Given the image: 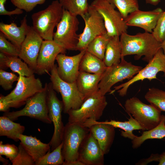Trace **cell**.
I'll return each mask as SVG.
<instances>
[{
    "label": "cell",
    "mask_w": 165,
    "mask_h": 165,
    "mask_svg": "<svg viewBox=\"0 0 165 165\" xmlns=\"http://www.w3.org/2000/svg\"><path fill=\"white\" fill-rule=\"evenodd\" d=\"M122 47V57L135 55L136 60L144 56L143 60L148 62L161 48V42L152 33L145 32L131 35L124 33L120 36Z\"/></svg>",
    "instance_id": "1"
},
{
    "label": "cell",
    "mask_w": 165,
    "mask_h": 165,
    "mask_svg": "<svg viewBox=\"0 0 165 165\" xmlns=\"http://www.w3.org/2000/svg\"><path fill=\"white\" fill-rule=\"evenodd\" d=\"M64 9L59 1L54 0L45 9L31 15L33 29L44 40H53L54 29L61 20Z\"/></svg>",
    "instance_id": "2"
},
{
    "label": "cell",
    "mask_w": 165,
    "mask_h": 165,
    "mask_svg": "<svg viewBox=\"0 0 165 165\" xmlns=\"http://www.w3.org/2000/svg\"><path fill=\"white\" fill-rule=\"evenodd\" d=\"M48 85L46 83L42 91L29 98L23 109L18 111L5 112L3 115L13 121L16 120L20 116H26L46 123H51L47 105Z\"/></svg>",
    "instance_id": "3"
},
{
    "label": "cell",
    "mask_w": 165,
    "mask_h": 165,
    "mask_svg": "<svg viewBox=\"0 0 165 165\" xmlns=\"http://www.w3.org/2000/svg\"><path fill=\"white\" fill-rule=\"evenodd\" d=\"M105 96L98 90L86 99L79 108L68 112V122L83 125L85 123L97 121L102 116L107 105Z\"/></svg>",
    "instance_id": "4"
},
{
    "label": "cell",
    "mask_w": 165,
    "mask_h": 165,
    "mask_svg": "<svg viewBox=\"0 0 165 165\" xmlns=\"http://www.w3.org/2000/svg\"><path fill=\"white\" fill-rule=\"evenodd\" d=\"M142 68L133 64L122 57L120 62L107 67L99 83V91L105 96L108 92L112 94L111 87L115 84L125 79L132 78Z\"/></svg>",
    "instance_id": "5"
},
{
    "label": "cell",
    "mask_w": 165,
    "mask_h": 165,
    "mask_svg": "<svg viewBox=\"0 0 165 165\" xmlns=\"http://www.w3.org/2000/svg\"><path fill=\"white\" fill-rule=\"evenodd\" d=\"M89 132V128L79 124L68 122L65 125L62 141V152L64 160L63 165L79 160L81 145Z\"/></svg>",
    "instance_id": "6"
},
{
    "label": "cell",
    "mask_w": 165,
    "mask_h": 165,
    "mask_svg": "<svg viewBox=\"0 0 165 165\" xmlns=\"http://www.w3.org/2000/svg\"><path fill=\"white\" fill-rule=\"evenodd\" d=\"M57 67L55 64L49 74L50 79L53 89L61 94L64 105L63 112L67 113L70 110L79 108L85 100L78 90L76 81L69 83L63 80L58 74Z\"/></svg>",
    "instance_id": "7"
},
{
    "label": "cell",
    "mask_w": 165,
    "mask_h": 165,
    "mask_svg": "<svg viewBox=\"0 0 165 165\" xmlns=\"http://www.w3.org/2000/svg\"><path fill=\"white\" fill-rule=\"evenodd\" d=\"M124 107L127 113L131 115L145 130L152 129L160 122L161 111L152 104L143 103L137 97L127 100Z\"/></svg>",
    "instance_id": "8"
},
{
    "label": "cell",
    "mask_w": 165,
    "mask_h": 165,
    "mask_svg": "<svg viewBox=\"0 0 165 165\" xmlns=\"http://www.w3.org/2000/svg\"><path fill=\"white\" fill-rule=\"evenodd\" d=\"M79 24L77 16L64 9L61 19L54 33L53 40L66 50H75L79 40L76 32Z\"/></svg>",
    "instance_id": "9"
},
{
    "label": "cell",
    "mask_w": 165,
    "mask_h": 165,
    "mask_svg": "<svg viewBox=\"0 0 165 165\" xmlns=\"http://www.w3.org/2000/svg\"><path fill=\"white\" fill-rule=\"evenodd\" d=\"M90 5L100 14L107 35L110 37L120 36L127 33L128 26L120 13L107 0H94Z\"/></svg>",
    "instance_id": "10"
},
{
    "label": "cell",
    "mask_w": 165,
    "mask_h": 165,
    "mask_svg": "<svg viewBox=\"0 0 165 165\" xmlns=\"http://www.w3.org/2000/svg\"><path fill=\"white\" fill-rule=\"evenodd\" d=\"M15 88L4 97L10 108H18L25 104L27 101L43 89L40 80L34 74L29 77L19 75Z\"/></svg>",
    "instance_id": "11"
},
{
    "label": "cell",
    "mask_w": 165,
    "mask_h": 165,
    "mask_svg": "<svg viewBox=\"0 0 165 165\" xmlns=\"http://www.w3.org/2000/svg\"><path fill=\"white\" fill-rule=\"evenodd\" d=\"M85 24L83 32L79 35L75 50H86L89 43L97 37L107 34L102 17L91 5L88 11L81 16Z\"/></svg>",
    "instance_id": "12"
},
{
    "label": "cell",
    "mask_w": 165,
    "mask_h": 165,
    "mask_svg": "<svg viewBox=\"0 0 165 165\" xmlns=\"http://www.w3.org/2000/svg\"><path fill=\"white\" fill-rule=\"evenodd\" d=\"M47 105L49 116L54 127L53 134L50 142L52 151L62 141L65 126L62 121L61 114L64 105L62 101L57 97L51 82L48 85Z\"/></svg>",
    "instance_id": "13"
},
{
    "label": "cell",
    "mask_w": 165,
    "mask_h": 165,
    "mask_svg": "<svg viewBox=\"0 0 165 165\" xmlns=\"http://www.w3.org/2000/svg\"><path fill=\"white\" fill-rule=\"evenodd\" d=\"M160 72H163L165 77V54L162 48L157 51L145 67L142 68L135 75L127 82L114 87L112 93L118 90L119 95L124 97L126 95L129 87L133 83L146 79L149 80L156 79L157 74Z\"/></svg>",
    "instance_id": "14"
},
{
    "label": "cell",
    "mask_w": 165,
    "mask_h": 165,
    "mask_svg": "<svg viewBox=\"0 0 165 165\" xmlns=\"http://www.w3.org/2000/svg\"><path fill=\"white\" fill-rule=\"evenodd\" d=\"M43 38L30 27L25 38L20 50L19 57L27 63L35 73L37 60Z\"/></svg>",
    "instance_id": "15"
},
{
    "label": "cell",
    "mask_w": 165,
    "mask_h": 165,
    "mask_svg": "<svg viewBox=\"0 0 165 165\" xmlns=\"http://www.w3.org/2000/svg\"><path fill=\"white\" fill-rule=\"evenodd\" d=\"M66 50L53 40H43L37 60L35 73L38 75L49 74L54 66L57 55L66 53Z\"/></svg>",
    "instance_id": "16"
},
{
    "label": "cell",
    "mask_w": 165,
    "mask_h": 165,
    "mask_svg": "<svg viewBox=\"0 0 165 165\" xmlns=\"http://www.w3.org/2000/svg\"><path fill=\"white\" fill-rule=\"evenodd\" d=\"M86 50H82L79 54L72 56L64 53L57 55L56 58L58 64L57 70L62 79L69 83L76 81L79 72L80 63Z\"/></svg>",
    "instance_id": "17"
},
{
    "label": "cell",
    "mask_w": 165,
    "mask_h": 165,
    "mask_svg": "<svg viewBox=\"0 0 165 165\" xmlns=\"http://www.w3.org/2000/svg\"><path fill=\"white\" fill-rule=\"evenodd\" d=\"M104 155L97 141L89 131L81 145L79 160L84 165H103Z\"/></svg>",
    "instance_id": "18"
},
{
    "label": "cell",
    "mask_w": 165,
    "mask_h": 165,
    "mask_svg": "<svg viewBox=\"0 0 165 165\" xmlns=\"http://www.w3.org/2000/svg\"><path fill=\"white\" fill-rule=\"evenodd\" d=\"M163 11L160 8L148 11L138 9L129 14L125 20L128 26L139 27L152 33Z\"/></svg>",
    "instance_id": "19"
},
{
    "label": "cell",
    "mask_w": 165,
    "mask_h": 165,
    "mask_svg": "<svg viewBox=\"0 0 165 165\" xmlns=\"http://www.w3.org/2000/svg\"><path fill=\"white\" fill-rule=\"evenodd\" d=\"M83 126L89 128L90 132L97 141L104 154H108L114 140L115 128L98 121H89Z\"/></svg>",
    "instance_id": "20"
},
{
    "label": "cell",
    "mask_w": 165,
    "mask_h": 165,
    "mask_svg": "<svg viewBox=\"0 0 165 165\" xmlns=\"http://www.w3.org/2000/svg\"><path fill=\"white\" fill-rule=\"evenodd\" d=\"M30 27L27 24L25 16L21 20L19 27L13 22L10 24L1 22L0 31L8 39L20 50Z\"/></svg>",
    "instance_id": "21"
},
{
    "label": "cell",
    "mask_w": 165,
    "mask_h": 165,
    "mask_svg": "<svg viewBox=\"0 0 165 165\" xmlns=\"http://www.w3.org/2000/svg\"><path fill=\"white\" fill-rule=\"evenodd\" d=\"M103 74H95L80 71L76 80L78 90L85 101L97 92Z\"/></svg>",
    "instance_id": "22"
},
{
    "label": "cell",
    "mask_w": 165,
    "mask_h": 165,
    "mask_svg": "<svg viewBox=\"0 0 165 165\" xmlns=\"http://www.w3.org/2000/svg\"><path fill=\"white\" fill-rule=\"evenodd\" d=\"M19 139L25 149L32 157L35 163L50 150V143L42 142L35 137L20 134Z\"/></svg>",
    "instance_id": "23"
},
{
    "label": "cell",
    "mask_w": 165,
    "mask_h": 165,
    "mask_svg": "<svg viewBox=\"0 0 165 165\" xmlns=\"http://www.w3.org/2000/svg\"><path fill=\"white\" fill-rule=\"evenodd\" d=\"M0 68L3 70L9 68L12 71L19 75L29 77L35 72L24 62L17 56H11L3 53H0Z\"/></svg>",
    "instance_id": "24"
},
{
    "label": "cell",
    "mask_w": 165,
    "mask_h": 165,
    "mask_svg": "<svg viewBox=\"0 0 165 165\" xmlns=\"http://www.w3.org/2000/svg\"><path fill=\"white\" fill-rule=\"evenodd\" d=\"M107 67L103 60L86 50L80 61V71L95 74H103Z\"/></svg>",
    "instance_id": "25"
},
{
    "label": "cell",
    "mask_w": 165,
    "mask_h": 165,
    "mask_svg": "<svg viewBox=\"0 0 165 165\" xmlns=\"http://www.w3.org/2000/svg\"><path fill=\"white\" fill-rule=\"evenodd\" d=\"M119 37H111L107 45L103 61L107 67L121 61L122 47Z\"/></svg>",
    "instance_id": "26"
},
{
    "label": "cell",
    "mask_w": 165,
    "mask_h": 165,
    "mask_svg": "<svg viewBox=\"0 0 165 165\" xmlns=\"http://www.w3.org/2000/svg\"><path fill=\"white\" fill-rule=\"evenodd\" d=\"M163 138H165V116L161 115L160 122L158 125L152 129L144 131L141 136H136L132 140V147L137 148L148 139Z\"/></svg>",
    "instance_id": "27"
},
{
    "label": "cell",
    "mask_w": 165,
    "mask_h": 165,
    "mask_svg": "<svg viewBox=\"0 0 165 165\" xmlns=\"http://www.w3.org/2000/svg\"><path fill=\"white\" fill-rule=\"evenodd\" d=\"M25 127L19 123H14L7 116L0 117V136H6L16 141L19 140V137L22 134Z\"/></svg>",
    "instance_id": "28"
},
{
    "label": "cell",
    "mask_w": 165,
    "mask_h": 165,
    "mask_svg": "<svg viewBox=\"0 0 165 165\" xmlns=\"http://www.w3.org/2000/svg\"><path fill=\"white\" fill-rule=\"evenodd\" d=\"M129 115L130 117L128 121L121 122L111 120L110 121L106 120L105 121L99 122L101 123L110 125L115 128H120L124 130L121 131V135L122 136L132 140L136 136L133 134V130H145L132 117L131 115Z\"/></svg>",
    "instance_id": "29"
},
{
    "label": "cell",
    "mask_w": 165,
    "mask_h": 165,
    "mask_svg": "<svg viewBox=\"0 0 165 165\" xmlns=\"http://www.w3.org/2000/svg\"><path fill=\"white\" fill-rule=\"evenodd\" d=\"M110 37L107 34L97 37L89 43L86 51L103 60Z\"/></svg>",
    "instance_id": "30"
},
{
    "label": "cell",
    "mask_w": 165,
    "mask_h": 165,
    "mask_svg": "<svg viewBox=\"0 0 165 165\" xmlns=\"http://www.w3.org/2000/svg\"><path fill=\"white\" fill-rule=\"evenodd\" d=\"M63 143L61 144L50 152V150L43 156L35 162V165H61L64 162L62 154Z\"/></svg>",
    "instance_id": "31"
},
{
    "label": "cell",
    "mask_w": 165,
    "mask_h": 165,
    "mask_svg": "<svg viewBox=\"0 0 165 165\" xmlns=\"http://www.w3.org/2000/svg\"><path fill=\"white\" fill-rule=\"evenodd\" d=\"M63 8L72 14L82 16L88 11L87 0H59Z\"/></svg>",
    "instance_id": "32"
},
{
    "label": "cell",
    "mask_w": 165,
    "mask_h": 165,
    "mask_svg": "<svg viewBox=\"0 0 165 165\" xmlns=\"http://www.w3.org/2000/svg\"><path fill=\"white\" fill-rule=\"evenodd\" d=\"M145 97L150 104L161 111L165 112V91L154 87L150 88L146 93Z\"/></svg>",
    "instance_id": "33"
},
{
    "label": "cell",
    "mask_w": 165,
    "mask_h": 165,
    "mask_svg": "<svg viewBox=\"0 0 165 165\" xmlns=\"http://www.w3.org/2000/svg\"><path fill=\"white\" fill-rule=\"evenodd\" d=\"M107 0L117 9L124 20L129 14L139 9L138 0Z\"/></svg>",
    "instance_id": "34"
},
{
    "label": "cell",
    "mask_w": 165,
    "mask_h": 165,
    "mask_svg": "<svg viewBox=\"0 0 165 165\" xmlns=\"http://www.w3.org/2000/svg\"><path fill=\"white\" fill-rule=\"evenodd\" d=\"M18 152L15 158L11 161L13 165H34L35 163L32 157L20 142Z\"/></svg>",
    "instance_id": "35"
},
{
    "label": "cell",
    "mask_w": 165,
    "mask_h": 165,
    "mask_svg": "<svg viewBox=\"0 0 165 165\" xmlns=\"http://www.w3.org/2000/svg\"><path fill=\"white\" fill-rule=\"evenodd\" d=\"M3 33L0 32V51L7 55L19 57L20 50L7 39Z\"/></svg>",
    "instance_id": "36"
},
{
    "label": "cell",
    "mask_w": 165,
    "mask_h": 165,
    "mask_svg": "<svg viewBox=\"0 0 165 165\" xmlns=\"http://www.w3.org/2000/svg\"><path fill=\"white\" fill-rule=\"evenodd\" d=\"M18 78L14 73L0 70V85L5 90L11 89L14 82L17 81Z\"/></svg>",
    "instance_id": "37"
},
{
    "label": "cell",
    "mask_w": 165,
    "mask_h": 165,
    "mask_svg": "<svg viewBox=\"0 0 165 165\" xmlns=\"http://www.w3.org/2000/svg\"><path fill=\"white\" fill-rule=\"evenodd\" d=\"M46 0H11L15 6L28 12L31 11L38 5L43 4Z\"/></svg>",
    "instance_id": "38"
},
{
    "label": "cell",
    "mask_w": 165,
    "mask_h": 165,
    "mask_svg": "<svg viewBox=\"0 0 165 165\" xmlns=\"http://www.w3.org/2000/svg\"><path fill=\"white\" fill-rule=\"evenodd\" d=\"M155 38L162 42L165 39V10L159 19L152 33Z\"/></svg>",
    "instance_id": "39"
},
{
    "label": "cell",
    "mask_w": 165,
    "mask_h": 165,
    "mask_svg": "<svg viewBox=\"0 0 165 165\" xmlns=\"http://www.w3.org/2000/svg\"><path fill=\"white\" fill-rule=\"evenodd\" d=\"M18 147L14 144L3 145V155L12 161L16 157L18 152Z\"/></svg>",
    "instance_id": "40"
},
{
    "label": "cell",
    "mask_w": 165,
    "mask_h": 165,
    "mask_svg": "<svg viewBox=\"0 0 165 165\" xmlns=\"http://www.w3.org/2000/svg\"><path fill=\"white\" fill-rule=\"evenodd\" d=\"M7 0H0V15H8L11 16L13 15H19L23 12V10L18 8L14 10L8 11L6 10L5 7V4Z\"/></svg>",
    "instance_id": "41"
},
{
    "label": "cell",
    "mask_w": 165,
    "mask_h": 165,
    "mask_svg": "<svg viewBox=\"0 0 165 165\" xmlns=\"http://www.w3.org/2000/svg\"><path fill=\"white\" fill-rule=\"evenodd\" d=\"M10 107L9 103L2 94L0 96V111L6 112H9Z\"/></svg>",
    "instance_id": "42"
},
{
    "label": "cell",
    "mask_w": 165,
    "mask_h": 165,
    "mask_svg": "<svg viewBox=\"0 0 165 165\" xmlns=\"http://www.w3.org/2000/svg\"><path fill=\"white\" fill-rule=\"evenodd\" d=\"M158 162L159 165H165V151L159 154Z\"/></svg>",
    "instance_id": "43"
},
{
    "label": "cell",
    "mask_w": 165,
    "mask_h": 165,
    "mask_svg": "<svg viewBox=\"0 0 165 165\" xmlns=\"http://www.w3.org/2000/svg\"><path fill=\"white\" fill-rule=\"evenodd\" d=\"M146 3L156 6L160 2V0H145Z\"/></svg>",
    "instance_id": "44"
},
{
    "label": "cell",
    "mask_w": 165,
    "mask_h": 165,
    "mask_svg": "<svg viewBox=\"0 0 165 165\" xmlns=\"http://www.w3.org/2000/svg\"><path fill=\"white\" fill-rule=\"evenodd\" d=\"M0 161L2 162L3 165H7L8 164L9 161L7 159H5L0 155Z\"/></svg>",
    "instance_id": "45"
},
{
    "label": "cell",
    "mask_w": 165,
    "mask_h": 165,
    "mask_svg": "<svg viewBox=\"0 0 165 165\" xmlns=\"http://www.w3.org/2000/svg\"><path fill=\"white\" fill-rule=\"evenodd\" d=\"M3 145L2 141L0 142V155H3Z\"/></svg>",
    "instance_id": "46"
},
{
    "label": "cell",
    "mask_w": 165,
    "mask_h": 165,
    "mask_svg": "<svg viewBox=\"0 0 165 165\" xmlns=\"http://www.w3.org/2000/svg\"><path fill=\"white\" fill-rule=\"evenodd\" d=\"M161 48L163 50V53L165 54V39L161 43Z\"/></svg>",
    "instance_id": "47"
}]
</instances>
